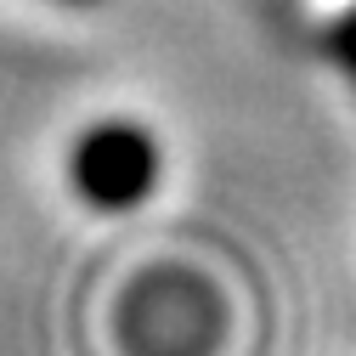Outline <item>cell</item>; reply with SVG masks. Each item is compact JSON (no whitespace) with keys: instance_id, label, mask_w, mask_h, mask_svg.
I'll list each match as a JSON object with an SVG mask.
<instances>
[{"instance_id":"6da1fadb","label":"cell","mask_w":356,"mask_h":356,"mask_svg":"<svg viewBox=\"0 0 356 356\" xmlns=\"http://www.w3.org/2000/svg\"><path fill=\"white\" fill-rule=\"evenodd\" d=\"M68 181L97 209H130L159 181V142L142 124H124V119L91 124L68 153Z\"/></svg>"},{"instance_id":"7a4b0ae2","label":"cell","mask_w":356,"mask_h":356,"mask_svg":"<svg viewBox=\"0 0 356 356\" xmlns=\"http://www.w3.org/2000/svg\"><path fill=\"white\" fill-rule=\"evenodd\" d=\"M323 46H328V57H334V68L356 85V6L350 12H339L334 23H328V34H323Z\"/></svg>"},{"instance_id":"3957f363","label":"cell","mask_w":356,"mask_h":356,"mask_svg":"<svg viewBox=\"0 0 356 356\" xmlns=\"http://www.w3.org/2000/svg\"><path fill=\"white\" fill-rule=\"evenodd\" d=\"M68 6H97V0H68Z\"/></svg>"}]
</instances>
